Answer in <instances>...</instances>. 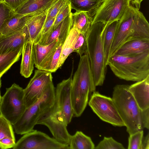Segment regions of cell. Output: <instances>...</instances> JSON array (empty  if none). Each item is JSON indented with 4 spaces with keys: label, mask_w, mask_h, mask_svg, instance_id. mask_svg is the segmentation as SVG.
Instances as JSON below:
<instances>
[{
    "label": "cell",
    "mask_w": 149,
    "mask_h": 149,
    "mask_svg": "<svg viewBox=\"0 0 149 149\" xmlns=\"http://www.w3.org/2000/svg\"><path fill=\"white\" fill-rule=\"evenodd\" d=\"M68 2V0H56L49 10L46 20L56 17L61 9Z\"/></svg>",
    "instance_id": "obj_34"
},
{
    "label": "cell",
    "mask_w": 149,
    "mask_h": 149,
    "mask_svg": "<svg viewBox=\"0 0 149 149\" xmlns=\"http://www.w3.org/2000/svg\"><path fill=\"white\" fill-rule=\"evenodd\" d=\"M1 0H0V2H1Z\"/></svg>",
    "instance_id": "obj_43"
},
{
    "label": "cell",
    "mask_w": 149,
    "mask_h": 149,
    "mask_svg": "<svg viewBox=\"0 0 149 149\" xmlns=\"http://www.w3.org/2000/svg\"><path fill=\"white\" fill-rule=\"evenodd\" d=\"M27 16L15 12L2 26L0 35L12 34L22 29L26 26Z\"/></svg>",
    "instance_id": "obj_22"
},
{
    "label": "cell",
    "mask_w": 149,
    "mask_h": 149,
    "mask_svg": "<svg viewBox=\"0 0 149 149\" xmlns=\"http://www.w3.org/2000/svg\"><path fill=\"white\" fill-rule=\"evenodd\" d=\"M22 49L8 54H0V77L19 59Z\"/></svg>",
    "instance_id": "obj_29"
},
{
    "label": "cell",
    "mask_w": 149,
    "mask_h": 149,
    "mask_svg": "<svg viewBox=\"0 0 149 149\" xmlns=\"http://www.w3.org/2000/svg\"><path fill=\"white\" fill-rule=\"evenodd\" d=\"M103 0H68L71 8L76 12L87 13L92 17Z\"/></svg>",
    "instance_id": "obj_25"
},
{
    "label": "cell",
    "mask_w": 149,
    "mask_h": 149,
    "mask_svg": "<svg viewBox=\"0 0 149 149\" xmlns=\"http://www.w3.org/2000/svg\"><path fill=\"white\" fill-rule=\"evenodd\" d=\"M71 19V27L86 35L91 24L92 18L86 12H76L72 13Z\"/></svg>",
    "instance_id": "obj_23"
},
{
    "label": "cell",
    "mask_w": 149,
    "mask_h": 149,
    "mask_svg": "<svg viewBox=\"0 0 149 149\" xmlns=\"http://www.w3.org/2000/svg\"><path fill=\"white\" fill-rule=\"evenodd\" d=\"M26 107L24 97V89L14 83L1 97L0 114L12 125L18 120Z\"/></svg>",
    "instance_id": "obj_7"
},
{
    "label": "cell",
    "mask_w": 149,
    "mask_h": 149,
    "mask_svg": "<svg viewBox=\"0 0 149 149\" xmlns=\"http://www.w3.org/2000/svg\"><path fill=\"white\" fill-rule=\"evenodd\" d=\"M79 33L77 29L71 27L62 46L58 63V68L62 65L68 56L74 52L75 42Z\"/></svg>",
    "instance_id": "obj_24"
},
{
    "label": "cell",
    "mask_w": 149,
    "mask_h": 149,
    "mask_svg": "<svg viewBox=\"0 0 149 149\" xmlns=\"http://www.w3.org/2000/svg\"><path fill=\"white\" fill-rule=\"evenodd\" d=\"M71 10L70 4L68 2L61 9L56 16L54 23L53 30L70 14L71 13Z\"/></svg>",
    "instance_id": "obj_36"
},
{
    "label": "cell",
    "mask_w": 149,
    "mask_h": 149,
    "mask_svg": "<svg viewBox=\"0 0 149 149\" xmlns=\"http://www.w3.org/2000/svg\"><path fill=\"white\" fill-rule=\"evenodd\" d=\"M129 85L118 84L113 89L112 98L129 135L143 130L142 110L128 90Z\"/></svg>",
    "instance_id": "obj_4"
},
{
    "label": "cell",
    "mask_w": 149,
    "mask_h": 149,
    "mask_svg": "<svg viewBox=\"0 0 149 149\" xmlns=\"http://www.w3.org/2000/svg\"><path fill=\"white\" fill-rule=\"evenodd\" d=\"M142 123L144 128H149V108L142 110Z\"/></svg>",
    "instance_id": "obj_39"
},
{
    "label": "cell",
    "mask_w": 149,
    "mask_h": 149,
    "mask_svg": "<svg viewBox=\"0 0 149 149\" xmlns=\"http://www.w3.org/2000/svg\"><path fill=\"white\" fill-rule=\"evenodd\" d=\"M51 72L38 69L26 88L24 89V97L26 108L42 96L48 85L52 81Z\"/></svg>",
    "instance_id": "obj_12"
},
{
    "label": "cell",
    "mask_w": 149,
    "mask_h": 149,
    "mask_svg": "<svg viewBox=\"0 0 149 149\" xmlns=\"http://www.w3.org/2000/svg\"><path fill=\"white\" fill-rule=\"evenodd\" d=\"M69 146L70 149H94L95 147L91 138L81 131L71 136Z\"/></svg>",
    "instance_id": "obj_26"
},
{
    "label": "cell",
    "mask_w": 149,
    "mask_h": 149,
    "mask_svg": "<svg viewBox=\"0 0 149 149\" xmlns=\"http://www.w3.org/2000/svg\"><path fill=\"white\" fill-rule=\"evenodd\" d=\"M6 137L15 139L12 125L0 114V140Z\"/></svg>",
    "instance_id": "obj_30"
},
{
    "label": "cell",
    "mask_w": 149,
    "mask_h": 149,
    "mask_svg": "<svg viewBox=\"0 0 149 149\" xmlns=\"http://www.w3.org/2000/svg\"><path fill=\"white\" fill-rule=\"evenodd\" d=\"M28 40H30L26 25L15 33L0 35V54L22 49L24 44Z\"/></svg>",
    "instance_id": "obj_14"
},
{
    "label": "cell",
    "mask_w": 149,
    "mask_h": 149,
    "mask_svg": "<svg viewBox=\"0 0 149 149\" xmlns=\"http://www.w3.org/2000/svg\"><path fill=\"white\" fill-rule=\"evenodd\" d=\"M140 149H149V134L143 138Z\"/></svg>",
    "instance_id": "obj_40"
},
{
    "label": "cell",
    "mask_w": 149,
    "mask_h": 149,
    "mask_svg": "<svg viewBox=\"0 0 149 149\" xmlns=\"http://www.w3.org/2000/svg\"><path fill=\"white\" fill-rule=\"evenodd\" d=\"M128 90L141 109L149 108V75L129 85Z\"/></svg>",
    "instance_id": "obj_15"
},
{
    "label": "cell",
    "mask_w": 149,
    "mask_h": 149,
    "mask_svg": "<svg viewBox=\"0 0 149 149\" xmlns=\"http://www.w3.org/2000/svg\"><path fill=\"white\" fill-rule=\"evenodd\" d=\"M48 10L40 13L27 16L26 25L30 40L33 43L42 30L46 21Z\"/></svg>",
    "instance_id": "obj_16"
},
{
    "label": "cell",
    "mask_w": 149,
    "mask_h": 149,
    "mask_svg": "<svg viewBox=\"0 0 149 149\" xmlns=\"http://www.w3.org/2000/svg\"><path fill=\"white\" fill-rule=\"evenodd\" d=\"M59 41L56 40L46 45H42L38 43H33V54L34 65L37 68L44 59Z\"/></svg>",
    "instance_id": "obj_27"
},
{
    "label": "cell",
    "mask_w": 149,
    "mask_h": 149,
    "mask_svg": "<svg viewBox=\"0 0 149 149\" xmlns=\"http://www.w3.org/2000/svg\"><path fill=\"white\" fill-rule=\"evenodd\" d=\"M107 65L121 79L139 81L149 75V52L130 56L113 55L109 58Z\"/></svg>",
    "instance_id": "obj_3"
},
{
    "label": "cell",
    "mask_w": 149,
    "mask_h": 149,
    "mask_svg": "<svg viewBox=\"0 0 149 149\" xmlns=\"http://www.w3.org/2000/svg\"><path fill=\"white\" fill-rule=\"evenodd\" d=\"M118 21H116L108 24L105 28L104 48L105 63L107 66Z\"/></svg>",
    "instance_id": "obj_28"
},
{
    "label": "cell",
    "mask_w": 149,
    "mask_h": 149,
    "mask_svg": "<svg viewBox=\"0 0 149 149\" xmlns=\"http://www.w3.org/2000/svg\"><path fill=\"white\" fill-rule=\"evenodd\" d=\"M55 96V88L52 82L40 98L26 108L21 116L13 125L15 133L23 135L34 130L40 116L54 104Z\"/></svg>",
    "instance_id": "obj_5"
},
{
    "label": "cell",
    "mask_w": 149,
    "mask_h": 149,
    "mask_svg": "<svg viewBox=\"0 0 149 149\" xmlns=\"http://www.w3.org/2000/svg\"><path fill=\"white\" fill-rule=\"evenodd\" d=\"M72 79L71 75L58 84L55 88V103L68 125L73 116L71 96Z\"/></svg>",
    "instance_id": "obj_13"
},
{
    "label": "cell",
    "mask_w": 149,
    "mask_h": 149,
    "mask_svg": "<svg viewBox=\"0 0 149 149\" xmlns=\"http://www.w3.org/2000/svg\"><path fill=\"white\" fill-rule=\"evenodd\" d=\"M33 45L32 42L28 40L24 44L22 49L20 73L26 78L30 76L34 68Z\"/></svg>",
    "instance_id": "obj_19"
},
{
    "label": "cell",
    "mask_w": 149,
    "mask_h": 149,
    "mask_svg": "<svg viewBox=\"0 0 149 149\" xmlns=\"http://www.w3.org/2000/svg\"><path fill=\"white\" fill-rule=\"evenodd\" d=\"M131 0H103L92 17L91 24L118 21L130 5Z\"/></svg>",
    "instance_id": "obj_11"
},
{
    "label": "cell",
    "mask_w": 149,
    "mask_h": 149,
    "mask_svg": "<svg viewBox=\"0 0 149 149\" xmlns=\"http://www.w3.org/2000/svg\"><path fill=\"white\" fill-rule=\"evenodd\" d=\"M1 77H0V101L1 100V92H0V88L1 87Z\"/></svg>",
    "instance_id": "obj_42"
},
{
    "label": "cell",
    "mask_w": 149,
    "mask_h": 149,
    "mask_svg": "<svg viewBox=\"0 0 149 149\" xmlns=\"http://www.w3.org/2000/svg\"><path fill=\"white\" fill-rule=\"evenodd\" d=\"M107 24L97 22L91 24L86 34L87 52L96 86H102L105 76L104 48L105 29Z\"/></svg>",
    "instance_id": "obj_2"
},
{
    "label": "cell",
    "mask_w": 149,
    "mask_h": 149,
    "mask_svg": "<svg viewBox=\"0 0 149 149\" xmlns=\"http://www.w3.org/2000/svg\"><path fill=\"white\" fill-rule=\"evenodd\" d=\"M16 143L15 139L6 137L0 140V148L7 149L13 148Z\"/></svg>",
    "instance_id": "obj_38"
},
{
    "label": "cell",
    "mask_w": 149,
    "mask_h": 149,
    "mask_svg": "<svg viewBox=\"0 0 149 149\" xmlns=\"http://www.w3.org/2000/svg\"><path fill=\"white\" fill-rule=\"evenodd\" d=\"M86 34L79 33L75 41L74 52H76L81 57L87 51Z\"/></svg>",
    "instance_id": "obj_33"
},
{
    "label": "cell",
    "mask_w": 149,
    "mask_h": 149,
    "mask_svg": "<svg viewBox=\"0 0 149 149\" xmlns=\"http://www.w3.org/2000/svg\"><path fill=\"white\" fill-rule=\"evenodd\" d=\"M28 0H1L15 12L24 5Z\"/></svg>",
    "instance_id": "obj_37"
},
{
    "label": "cell",
    "mask_w": 149,
    "mask_h": 149,
    "mask_svg": "<svg viewBox=\"0 0 149 149\" xmlns=\"http://www.w3.org/2000/svg\"><path fill=\"white\" fill-rule=\"evenodd\" d=\"M121 143L115 140L112 137H104L95 147V149H124Z\"/></svg>",
    "instance_id": "obj_31"
},
{
    "label": "cell",
    "mask_w": 149,
    "mask_h": 149,
    "mask_svg": "<svg viewBox=\"0 0 149 149\" xmlns=\"http://www.w3.org/2000/svg\"><path fill=\"white\" fill-rule=\"evenodd\" d=\"M138 9L130 5L118 20L109 57L114 54L124 42L133 40L139 39L141 32V21Z\"/></svg>",
    "instance_id": "obj_6"
},
{
    "label": "cell",
    "mask_w": 149,
    "mask_h": 149,
    "mask_svg": "<svg viewBox=\"0 0 149 149\" xmlns=\"http://www.w3.org/2000/svg\"><path fill=\"white\" fill-rule=\"evenodd\" d=\"M56 0H28L15 11L25 15L40 13L48 10Z\"/></svg>",
    "instance_id": "obj_18"
},
{
    "label": "cell",
    "mask_w": 149,
    "mask_h": 149,
    "mask_svg": "<svg viewBox=\"0 0 149 149\" xmlns=\"http://www.w3.org/2000/svg\"><path fill=\"white\" fill-rule=\"evenodd\" d=\"M88 103L102 120L114 126H125L112 98L95 91L92 94Z\"/></svg>",
    "instance_id": "obj_8"
},
{
    "label": "cell",
    "mask_w": 149,
    "mask_h": 149,
    "mask_svg": "<svg viewBox=\"0 0 149 149\" xmlns=\"http://www.w3.org/2000/svg\"><path fill=\"white\" fill-rule=\"evenodd\" d=\"M72 12L53 30L49 36L40 44L46 45L56 40L64 43L72 27Z\"/></svg>",
    "instance_id": "obj_20"
},
{
    "label": "cell",
    "mask_w": 149,
    "mask_h": 149,
    "mask_svg": "<svg viewBox=\"0 0 149 149\" xmlns=\"http://www.w3.org/2000/svg\"><path fill=\"white\" fill-rule=\"evenodd\" d=\"M37 124L47 127L53 138L58 142L69 145L71 136L66 123L55 102L40 117Z\"/></svg>",
    "instance_id": "obj_9"
},
{
    "label": "cell",
    "mask_w": 149,
    "mask_h": 149,
    "mask_svg": "<svg viewBox=\"0 0 149 149\" xmlns=\"http://www.w3.org/2000/svg\"><path fill=\"white\" fill-rule=\"evenodd\" d=\"M143 130L137 131L130 135L128 138V149H140L143 138Z\"/></svg>",
    "instance_id": "obj_32"
},
{
    "label": "cell",
    "mask_w": 149,
    "mask_h": 149,
    "mask_svg": "<svg viewBox=\"0 0 149 149\" xmlns=\"http://www.w3.org/2000/svg\"><path fill=\"white\" fill-rule=\"evenodd\" d=\"M63 44V42L59 40L37 68L51 73L56 72L58 69V63Z\"/></svg>",
    "instance_id": "obj_21"
},
{
    "label": "cell",
    "mask_w": 149,
    "mask_h": 149,
    "mask_svg": "<svg viewBox=\"0 0 149 149\" xmlns=\"http://www.w3.org/2000/svg\"><path fill=\"white\" fill-rule=\"evenodd\" d=\"M17 141L13 149H70L47 134L36 130L26 133Z\"/></svg>",
    "instance_id": "obj_10"
},
{
    "label": "cell",
    "mask_w": 149,
    "mask_h": 149,
    "mask_svg": "<svg viewBox=\"0 0 149 149\" xmlns=\"http://www.w3.org/2000/svg\"><path fill=\"white\" fill-rule=\"evenodd\" d=\"M15 13L5 3L0 2V31L5 22Z\"/></svg>",
    "instance_id": "obj_35"
},
{
    "label": "cell",
    "mask_w": 149,
    "mask_h": 149,
    "mask_svg": "<svg viewBox=\"0 0 149 149\" xmlns=\"http://www.w3.org/2000/svg\"><path fill=\"white\" fill-rule=\"evenodd\" d=\"M143 0H131L130 2L134 6L135 8L139 10L140 8L141 4Z\"/></svg>",
    "instance_id": "obj_41"
},
{
    "label": "cell",
    "mask_w": 149,
    "mask_h": 149,
    "mask_svg": "<svg viewBox=\"0 0 149 149\" xmlns=\"http://www.w3.org/2000/svg\"><path fill=\"white\" fill-rule=\"evenodd\" d=\"M96 87L86 52L80 57L72 79L71 96L74 116H81Z\"/></svg>",
    "instance_id": "obj_1"
},
{
    "label": "cell",
    "mask_w": 149,
    "mask_h": 149,
    "mask_svg": "<svg viewBox=\"0 0 149 149\" xmlns=\"http://www.w3.org/2000/svg\"><path fill=\"white\" fill-rule=\"evenodd\" d=\"M149 52V40H133L123 43L114 55L130 56Z\"/></svg>",
    "instance_id": "obj_17"
}]
</instances>
